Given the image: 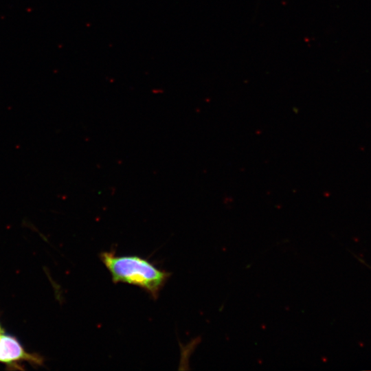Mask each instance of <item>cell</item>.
I'll return each instance as SVG.
<instances>
[{
	"mask_svg": "<svg viewBox=\"0 0 371 371\" xmlns=\"http://www.w3.org/2000/svg\"><path fill=\"white\" fill-rule=\"evenodd\" d=\"M100 258L111 273L115 284L137 286L157 299L171 273L157 268L148 260L137 255H117L103 251Z\"/></svg>",
	"mask_w": 371,
	"mask_h": 371,
	"instance_id": "6da1fadb",
	"label": "cell"
},
{
	"mask_svg": "<svg viewBox=\"0 0 371 371\" xmlns=\"http://www.w3.org/2000/svg\"><path fill=\"white\" fill-rule=\"evenodd\" d=\"M20 361H27L36 364L42 362L39 356L25 352L15 337L2 335L0 338V361L8 366H16V363Z\"/></svg>",
	"mask_w": 371,
	"mask_h": 371,
	"instance_id": "7a4b0ae2",
	"label": "cell"
},
{
	"mask_svg": "<svg viewBox=\"0 0 371 371\" xmlns=\"http://www.w3.org/2000/svg\"><path fill=\"white\" fill-rule=\"evenodd\" d=\"M2 335H3V334L1 333V326H0V338H1V337Z\"/></svg>",
	"mask_w": 371,
	"mask_h": 371,
	"instance_id": "3957f363",
	"label": "cell"
}]
</instances>
